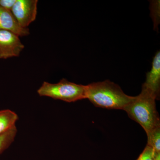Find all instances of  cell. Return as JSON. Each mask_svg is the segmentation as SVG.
Instances as JSON below:
<instances>
[{
	"label": "cell",
	"instance_id": "cell-11",
	"mask_svg": "<svg viewBox=\"0 0 160 160\" xmlns=\"http://www.w3.org/2000/svg\"><path fill=\"white\" fill-rule=\"evenodd\" d=\"M156 153L152 148L147 145L137 160H153Z\"/></svg>",
	"mask_w": 160,
	"mask_h": 160
},
{
	"label": "cell",
	"instance_id": "cell-10",
	"mask_svg": "<svg viewBox=\"0 0 160 160\" xmlns=\"http://www.w3.org/2000/svg\"><path fill=\"white\" fill-rule=\"evenodd\" d=\"M147 145L157 153H160V127L147 134Z\"/></svg>",
	"mask_w": 160,
	"mask_h": 160
},
{
	"label": "cell",
	"instance_id": "cell-5",
	"mask_svg": "<svg viewBox=\"0 0 160 160\" xmlns=\"http://www.w3.org/2000/svg\"><path fill=\"white\" fill-rule=\"evenodd\" d=\"M19 37L12 32L0 30V59L19 56L25 47Z\"/></svg>",
	"mask_w": 160,
	"mask_h": 160
},
{
	"label": "cell",
	"instance_id": "cell-1",
	"mask_svg": "<svg viewBox=\"0 0 160 160\" xmlns=\"http://www.w3.org/2000/svg\"><path fill=\"white\" fill-rule=\"evenodd\" d=\"M86 99L94 106L108 109H123L133 100L119 86L109 80L86 86Z\"/></svg>",
	"mask_w": 160,
	"mask_h": 160
},
{
	"label": "cell",
	"instance_id": "cell-8",
	"mask_svg": "<svg viewBox=\"0 0 160 160\" xmlns=\"http://www.w3.org/2000/svg\"><path fill=\"white\" fill-rule=\"evenodd\" d=\"M18 116L14 112L9 109L0 110V135L15 126Z\"/></svg>",
	"mask_w": 160,
	"mask_h": 160
},
{
	"label": "cell",
	"instance_id": "cell-12",
	"mask_svg": "<svg viewBox=\"0 0 160 160\" xmlns=\"http://www.w3.org/2000/svg\"><path fill=\"white\" fill-rule=\"evenodd\" d=\"M16 1L17 0H0V6L11 11Z\"/></svg>",
	"mask_w": 160,
	"mask_h": 160
},
{
	"label": "cell",
	"instance_id": "cell-7",
	"mask_svg": "<svg viewBox=\"0 0 160 160\" xmlns=\"http://www.w3.org/2000/svg\"><path fill=\"white\" fill-rule=\"evenodd\" d=\"M0 30L12 32L19 37H25L30 34L28 28H23L19 25L10 10L0 6Z\"/></svg>",
	"mask_w": 160,
	"mask_h": 160
},
{
	"label": "cell",
	"instance_id": "cell-4",
	"mask_svg": "<svg viewBox=\"0 0 160 160\" xmlns=\"http://www.w3.org/2000/svg\"><path fill=\"white\" fill-rule=\"evenodd\" d=\"M38 4V0H17L11 12L21 27L28 28L36 20Z\"/></svg>",
	"mask_w": 160,
	"mask_h": 160
},
{
	"label": "cell",
	"instance_id": "cell-6",
	"mask_svg": "<svg viewBox=\"0 0 160 160\" xmlns=\"http://www.w3.org/2000/svg\"><path fill=\"white\" fill-rule=\"evenodd\" d=\"M143 87L148 89L158 99L160 90V52L158 51L152 60L151 70L146 74Z\"/></svg>",
	"mask_w": 160,
	"mask_h": 160
},
{
	"label": "cell",
	"instance_id": "cell-9",
	"mask_svg": "<svg viewBox=\"0 0 160 160\" xmlns=\"http://www.w3.org/2000/svg\"><path fill=\"white\" fill-rule=\"evenodd\" d=\"M17 133L16 126L0 135V154L8 149L14 142Z\"/></svg>",
	"mask_w": 160,
	"mask_h": 160
},
{
	"label": "cell",
	"instance_id": "cell-2",
	"mask_svg": "<svg viewBox=\"0 0 160 160\" xmlns=\"http://www.w3.org/2000/svg\"><path fill=\"white\" fill-rule=\"evenodd\" d=\"M155 96L142 86L141 93L124 108L132 119L138 123L146 134L160 127V119L157 110Z\"/></svg>",
	"mask_w": 160,
	"mask_h": 160
},
{
	"label": "cell",
	"instance_id": "cell-3",
	"mask_svg": "<svg viewBox=\"0 0 160 160\" xmlns=\"http://www.w3.org/2000/svg\"><path fill=\"white\" fill-rule=\"evenodd\" d=\"M37 92L40 96L48 97L67 102L86 99V86L72 82L65 78L55 84L44 82Z\"/></svg>",
	"mask_w": 160,
	"mask_h": 160
},
{
	"label": "cell",
	"instance_id": "cell-13",
	"mask_svg": "<svg viewBox=\"0 0 160 160\" xmlns=\"http://www.w3.org/2000/svg\"><path fill=\"white\" fill-rule=\"evenodd\" d=\"M153 160H160V153H156Z\"/></svg>",
	"mask_w": 160,
	"mask_h": 160
}]
</instances>
